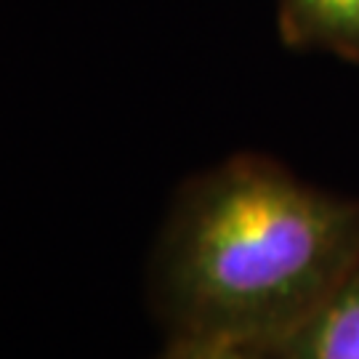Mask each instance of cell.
Returning <instances> with one entry per match:
<instances>
[{
  "mask_svg": "<svg viewBox=\"0 0 359 359\" xmlns=\"http://www.w3.org/2000/svg\"><path fill=\"white\" fill-rule=\"evenodd\" d=\"M157 359H269L261 348L208 341V338H168V346Z\"/></svg>",
  "mask_w": 359,
  "mask_h": 359,
  "instance_id": "277c9868",
  "label": "cell"
},
{
  "mask_svg": "<svg viewBox=\"0 0 359 359\" xmlns=\"http://www.w3.org/2000/svg\"><path fill=\"white\" fill-rule=\"evenodd\" d=\"M261 351L269 359H359V256L293 333Z\"/></svg>",
  "mask_w": 359,
  "mask_h": 359,
  "instance_id": "7a4b0ae2",
  "label": "cell"
},
{
  "mask_svg": "<svg viewBox=\"0 0 359 359\" xmlns=\"http://www.w3.org/2000/svg\"><path fill=\"white\" fill-rule=\"evenodd\" d=\"M277 29L293 51L359 62V0H277Z\"/></svg>",
  "mask_w": 359,
  "mask_h": 359,
  "instance_id": "3957f363",
  "label": "cell"
},
{
  "mask_svg": "<svg viewBox=\"0 0 359 359\" xmlns=\"http://www.w3.org/2000/svg\"><path fill=\"white\" fill-rule=\"evenodd\" d=\"M359 256V200L264 154H234L179 192L152 266L168 338L285 341Z\"/></svg>",
  "mask_w": 359,
  "mask_h": 359,
  "instance_id": "6da1fadb",
  "label": "cell"
}]
</instances>
